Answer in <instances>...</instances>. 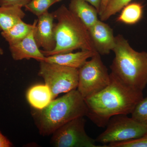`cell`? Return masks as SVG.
I'll use <instances>...</instances> for the list:
<instances>
[{
	"label": "cell",
	"mask_w": 147,
	"mask_h": 147,
	"mask_svg": "<svg viewBox=\"0 0 147 147\" xmlns=\"http://www.w3.org/2000/svg\"><path fill=\"white\" fill-rule=\"evenodd\" d=\"M68 9L88 29L99 20L98 12L96 8L84 0H71Z\"/></svg>",
	"instance_id": "4fadbf2b"
},
{
	"label": "cell",
	"mask_w": 147,
	"mask_h": 147,
	"mask_svg": "<svg viewBox=\"0 0 147 147\" xmlns=\"http://www.w3.org/2000/svg\"><path fill=\"white\" fill-rule=\"evenodd\" d=\"M143 98V91L127 86L111 73L110 84L105 88L84 99L86 116L97 126L104 127L113 116L131 114Z\"/></svg>",
	"instance_id": "6da1fadb"
},
{
	"label": "cell",
	"mask_w": 147,
	"mask_h": 147,
	"mask_svg": "<svg viewBox=\"0 0 147 147\" xmlns=\"http://www.w3.org/2000/svg\"><path fill=\"white\" fill-rule=\"evenodd\" d=\"M37 23V19L32 24H26L21 20L7 30L1 32V34L9 45H12L26 37L35 28Z\"/></svg>",
	"instance_id": "2e32d148"
},
{
	"label": "cell",
	"mask_w": 147,
	"mask_h": 147,
	"mask_svg": "<svg viewBox=\"0 0 147 147\" xmlns=\"http://www.w3.org/2000/svg\"><path fill=\"white\" fill-rule=\"evenodd\" d=\"M115 40L111 73L127 86L143 91L147 85V52L134 50L121 35Z\"/></svg>",
	"instance_id": "277c9868"
},
{
	"label": "cell",
	"mask_w": 147,
	"mask_h": 147,
	"mask_svg": "<svg viewBox=\"0 0 147 147\" xmlns=\"http://www.w3.org/2000/svg\"><path fill=\"white\" fill-rule=\"evenodd\" d=\"M32 116L39 133L49 136L74 119L86 116L88 108L84 98L77 89L53 99L41 110L33 109Z\"/></svg>",
	"instance_id": "7a4b0ae2"
},
{
	"label": "cell",
	"mask_w": 147,
	"mask_h": 147,
	"mask_svg": "<svg viewBox=\"0 0 147 147\" xmlns=\"http://www.w3.org/2000/svg\"><path fill=\"white\" fill-rule=\"evenodd\" d=\"M26 98L33 109H44L53 100V95L49 87L46 84H37L29 89Z\"/></svg>",
	"instance_id": "5bb4252c"
},
{
	"label": "cell",
	"mask_w": 147,
	"mask_h": 147,
	"mask_svg": "<svg viewBox=\"0 0 147 147\" xmlns=\"http://www.w3.org/2000/svg\"><path fill=\"white\" fill-rule=\"evenodd\" d=\"M4 54V51L3 50L2 48H1L0 47V56H1V55H3Z\"/></svg>",
	"instance_id": "484cf974"
},
{
	"label": "cell",
	"mask_w": 147,
	"mask_h": 147,
	"mask_svg": "<svg viewBox=\"0 0 147 147\" xmlns=\"http://www.w3.org/2000/svg\"><path fill=\"white\" fill-rule=\"evenodd\" d=\"M133 0H110L105 10L99 16L101 21H105L120 12L127 5L131 2Z\"/></svg>",
	"instance_id": "d6986e66"
},
{
	"label": "cell",
	"mask_w": 147,
	"mask_h": 147,
	"mask_svg": "<svg viewBox=\"0 0 147 147\" xmlns=\"http://www.w3.org/2000/svg\"><path fill=\"white\" fill-rule=\"evenodd\" d=\"M84 1L93 6L95 8L97 9L98 12H99L102 0H84Z\"/></svg>",
	"instance_id": "cb8c5ba5"
},
{
	"label": "cell",
	"mask_w": 147,
	"mask_h": 147,
	"mask_svg": "<svg viewBox=\"0 0 147 147\" xmlns=\"http://www.w3.org/2000/svg\"><path fill=\"white\" fill-rule=\"evenodd\" d=\"M106 129L95 139L105 145L138 139L147 134V126L139 123L127 115L111 118Z\"/></svg>",
	"instance_id": "52a82bcc"
},
{
	"label": "cell",
	"mask_w": 147,
	"mask_h": 147,
	"mask_svg": "<svg viewBox=\"0 0 147 147\" xmlns=\"http://www.w3.org/2000/svg\"><path fill=\"white\" fill-rule=\"evenodd\" d=\"M110 0H102L101 1V5H100V10L98 12V15L99 16L100 15L102 14L103 11L105 10L106 6L108 4V2Z\"/></svg>",
	"instance_id": "d4e9b609"
},
{
	"label": "cell",
	"mask_w": 147,
	"mask_h": 147,
	"mask_svg": "<svg viewBox=\"0 0 147 147\" xmlns=\"http://www.w3.org/2000/svg\"><path fill=\"white\" fill-rule=\"evenodd\" d=\"M96 53L90 50H81L75 53L71 52L45 57L44 61L79 69Z\"/></svg>",
	"instance_id": "7c38bea8"
},
{
	"label": "cell",
	"mask_w": 147,
	"mask_h": 147,
	"mask_svg": "<svg viewBox=\"0 0 147 147\" xmlns=\"http://www.w3.org/2000/svg\"><path fill=\"white\" fill-rule=\"evenodd\" d=\"M18 5L0 6V31H5L23 20L26 13Z\"/></svg>",
	"instance_id": "9a60e30c"
},
{
	"label": "cell",
	"mask_w": 147,
	"mask_h": 147,
	"mask_svg": "<svg viewBox=\"0 0 147 147\" xmlns=\"http://www.w3.org/2000/svg\"><path fill=\"white\" fill-rule=\"evenodd\" d=\"M37 17L34 32L35 40L38 47L42 48L43 51H52L56 46L54 14L48 11Z\"/></svg>",
	"instance_id": "9c48e42d"
},
{
	"label": "cell",
	"mask_w": 147,
	"mask_h": 147,
	"mask_svg": "<svg viewBox=\"0 0 147 147\" xmlns=\"http://www.w3.org/2000/svg\"><path fill=\"white\" fill-rule=\"evenodd\" d=\"M88 30L95 49L99 55H108L113 51L115 45V36L108 24L98 20Z\"/></svg>",
	"instance_id": "30bf717a"
},
{
	"label": "cell",
	"mask_w": 147,
	"mask_h": 147,
	"mask_svg": "<svg viewBox=\"0 0 147 147\" xmlns=\"http://www.w3.org/2000/svg\"><path fill=\"white\" fill-rule=\"evenodd\" d=\"M32 1V0H0V6L18 5L24 7Z\"/></svg>",
	"instance_id": "7402d4cb"
},
{
	"label": "cell",
	"mask_w": 147,
	"mask_h": 147,
	"mask_svg": "<svg viewBox=\"0 0 147 147\" xmlns=\"http://www.w3.org/2000/svg\"><path fill=\"white\" fill-rule=\"evenodd\" d=\"M35 28L21 41L9 45L11 55L14 60L33 59L39 62L44 61L45 56L40 50L35 40L34 32Z\"/></svg>",
	"instance_id": "8fae6325"
},
{
	"label": "cell",
	"mask_w": 147,
	"mask_h": 147,
	"mask_svg": "<svg viewBox=\"0 0 147 147\" xmlns=\"http://www.w3.org/2000/svg\"><path fill=\"white\" fill-rule=\"evenodd\" d=\"M131 114L134 120L147 126V96L137 103Z\"/></svg>",
	"instance_id": "ffe728a7"
},
{
	"label": "cell",
	"mask_w": 147,
	"mask_h": 147,
	"mask_svg": "<svg viewBox=\"0 0 147 147\" xmlns=\"http://www.w3.org/2000/svg\"><path fill=\"white\" fill-rule=\"evenodd\" d=\"M38 76L50 88L53 99L59 95L77 89L78 69L72 68L46 62H40Z\"/></svg>",
	"instance_id": "8992f818"
},
{
	"label": "cell",
	"mask_w": 147,
	"mask_h": 147,
	"mask_svg": "<svg viewBox=\"0 0 147 147\" xmlns=\"http://www.w3.org/2000/svg\"><path fill=\"white\" fill-rule=\"evenodd\" d=\"M62 0H32L24 7L26 10L38 16L48 11L51 6Z\"/></svg>",
	"instance_id": "ac0fdd59"
},
{
	"label": "cell",
	"mask_w": 147,
	"mask_h": 147,
	"mask_svg": "<svg viewBox=\"0 0 147 147\" xmlns=\"http://www.w3.org/2000/svg\"><path fill=\"white\" fill-rule=\"evenodd\" d=\"M105 147H147V134L138 139L125 142L112 143L104 145Z\"/></svg>",
	"instance_id": "44dd1931"
},
{
	"label": "cell",
	"mask_w": 147,
	"mask_h": 147,
	"mask_svg": "<svg viewBox=\"0 0 147 147\" xmlns=\"http://www.w3.org/2000/svg\"><path fill=\"white\" fill-rule=\"evenodd\" d=\"M77 90L84 99L102 91L110 84V74L96 53L78 69Z\"/></svg>",
	"instance_id": "5b68a950"
},
{
	"label": "cell",
	"mask_w": 147,
	"mask_h": 147,
	"mask_svg": "<svg viewBox=\"0 0 147 147\" xmlns=\"http://www.w3.org/2000/svg\"><path fill=\"white\" fill-rule=\"evenodd\" d=\"M53 13L57 20L54 28L56 46L51 51L41 50L45 57L71 53L76 50L96 52L88 29L66 6H61Z\"/></svg>",
	"instance_id": "3957f363"
},
{
	"label": "cell",
	"mask_w": 147,
	"mask_h": 147,
	"mask_svg": "<svg viewBox=\"0 0 147 147\" xmlns=\"http://www.w3.org/2000/svg\"><path fill=\"white\" fill-rule=\"evenodd\" d=\"M121 11L117 21L127 25H134L141 21L143 17L144 6L141 3L131 2Z\"/></svg>",
	"instance_id": "e0dca14e"
},
{
	"label": "cell",
	"mask_w": 147,
	"mask_h": 147,
	"mask_svg": "<svg viewBox=\"0 0 147 147\" xmlns=\"http://www.w3.org/2000/svg\"><path fill=\"white\" fill-rule=\"evenodd\" d=\"M13 144L0 131V147H11Z\"/></svg>",
	"instance_id": "603a6c76"
},
{
	"label": "cell",
	"mask_w": 147,
	"mask_h": 147,
	"mask_svg": "<svg viewBox=\"0 0 147 147\" xmlns=\"http://www.w3.org/2000/svg\"><path fill=\"white\" fill-rule=\"evenodd\" d=\"M84 117L72 120L53 133L50 144L56 147H98L95 139L87 134Z\"/></svg>",
	"instance_id": "ba28073f"
}]
</instances>
